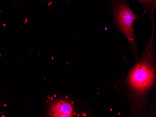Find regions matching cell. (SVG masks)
<instances>
[{"label": "cell", "instance_id": "obj_3", "mask_svg": "<svg viewBox=\"0 0 156 117\" xmlns=\"http://www.w3.org/2000/svg\"><path fill=\"white\" fill-rule=\"evenodd\" d=\"M50 113L52 117H72L74 109L72 105L65 100L57 101L51 105Z\"/></svg>", "mask_w": 156, "mask_h": 117}, {"label": "cell", "instance_id": "obj_5", "mask_svg": "<svg viewBox=\"0 0 156 117\" xmlns=\"http://www.w3.org/2000/svg\"><path fill=\"white\" fill-rule=\"evenodd\" d=\"M20 1H22V0H20Z\"/></svg>", "mask_w": 156, "mask_h": 117}, {"label": "cell", "instance_id": "obj_1", "mask_svg": "<svg viewBox=\"0 0 156 117\" xmlns=\"http://www.w3.org/2000/svg\"><path fill=\"white\" fill-rule=\"evenodd\" d=\"M154 20L148 43L139 59L127 75L125 84L131 105L132 116H144L150 93L156 80L155 63L156 33Z\"/></svg>", "mask_w": 156, "mask_h": 117}, {"label": "cell", "instance_id": "obj_2", "mask_svg": "<svg viewBox=\"0 0 156 117\" xmlns=\"http://www.w3.org/2000/svg\"><path fill=\"white\" fill-rule=\"evenodd\" d=\"M107 2L111 9L113 25L116 27L119 33L125 36L130 45L131 53L137 60V40L134 24L141 15L134 13L129 0H107Z\"/></svg>", "mask_w": 156, "mask_h": 117}, {"label": "cell", "instance_id": "obj_4", "mask_svg": "<svg viewBox=\"0 0 156 117\" xmlns=\"http://www.w3.org/2000/svg\"><path fill=\"white\" fill-rule=\"evenodd\" d=\"M143 8L144 14L149 17L151 20H154V11L156 9V0H136Z\"/></svg>", "mask_w": 156, "mask_h": 117}]
</instances>
